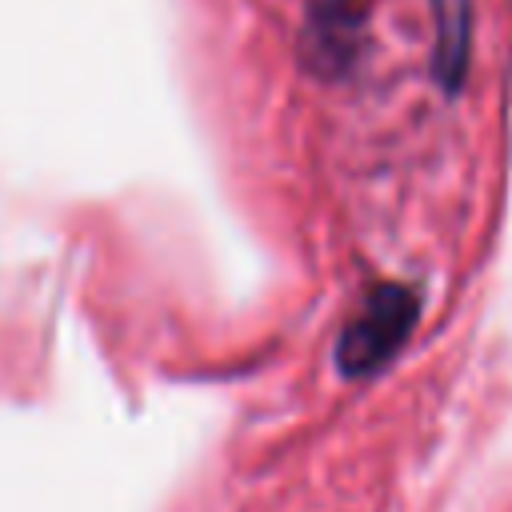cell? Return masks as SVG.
I'll return each instance as SVG.
<instances>
[{"instance_id": "cell-1", "label": "cell", "mask_w": 512, "mask_h": 512, "mask_svg": "<svg viewBox=\"0 0 512 512\" xmlns=\"http://www.w3.org/2000/svg\"><path fill=\"white\" fill-rule=\"evenodd\" d=\"M420 292L400 280H384L364 292L356 312L336 336V368L344 380H368L396 360L420 320Z\"/></svg>"}, {"instance_id": "cell-2", "label": "cell", "mask_w": 512, "mask_h": 512, "mask_svg": "<svg viewBox=\"0 0 512 512\" xmlns=\"http://www.w3.org/2000/svg\"><path fill=\"white\" fill-rule=\"evenodd\" d=\"M364 4L360 0H312L308 4V48L312 64L324 72L348 68L360 44Z\"/></svg>"}, {"instance_id": "cell-3", "label": "cell", "mask_w": 512, "mask_h": 512, "mask_svg": "<svg viewBox=\"0 0 512 512\" xmlns=\"http://www.w3.org/2000/svg\"><path fill=\"white\" fill-rule=\"evenodd\" d=\"M436 12V76L448 92L460 88L464 68H468V0H432Z\"/></svg>"}]
</instances>
